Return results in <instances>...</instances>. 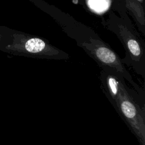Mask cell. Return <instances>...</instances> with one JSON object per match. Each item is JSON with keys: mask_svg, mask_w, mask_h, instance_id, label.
<instances>
[{"mask_svg": "<svg viewBox=\"0 0 145 145\" xmlns=\"http://www.w3.org/2000/svg\"><path fill=\"white\" fill-rule=\"evenodd\" d=\"M90 7L97 11H103L107 7V3L105 0H89Z\"/></svg>", "mask_w": 145, "mask_h": 145, "instance_id": "cell-3", "label": "cell"}, {"mask_svg": "<svg viewBox=\"0 0 145 145\" xmlns=\"http://www.w3.org/2000/svg\"><path fill=\"white\" fill-rule=\"evenodd\" d=\"M13 32L5 26L0 25V50L3 52L5 47L12 41Z\"/></svg>", "mask_w": 145, "mask_h": 145, "instance_id": "cell-2", "label": "cell"}, {"mask_svg": "<svg viewBox=\"0 0 145 145\" xmlns=\"http://www.w3.org/2000/svg\"><path fill=\"white\" fill-rule=\"evenodd\" d=\"M99 78L103 93L121 120L139 144L145 145V95L130 88L123 76L112 67L103 66Z\"/></svg>", "mask_w": 145, "mask_h": 145, "instance_id": "cell-1", "label": "cell"}]
</instances>
